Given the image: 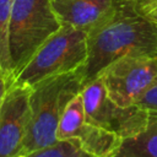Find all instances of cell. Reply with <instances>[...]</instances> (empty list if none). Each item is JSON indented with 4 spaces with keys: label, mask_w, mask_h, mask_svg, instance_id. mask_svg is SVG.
Segmentation results:
<instances>
[{
    "label": "cell",
    "mask_w": 157,
    "mask_h": 157,
    "mask_svg": "<svg viewBox=\"0 0 157 157\" xmlns=\"http://www.w3.org/2000/svg\"><path fill=\"white\" fill-rule=\"evenodd\" d=\"M131 56H157V22L145 15L114 11L87 33V59L80 67L82 86L114 61Z\"/></svg>",
    "instance_id": "6da1fadb"
},
{
    "label": "cell",
    "mask_w": 157,
    "mask_h": 157,
    "mask_svg": "<svg viewBox=\"0 0 157 157\" xmlns=\"http://www.w3.org/2000/svg\"><path fill=\"white\" fill-rule=\"evenodd\" d=\"M80 69L44 78L31 87V118L18 153L32 152L58 142L56 131L67 103L82 90Z\"/></svg>",
    "instance_id": "7a4b0ae2"
},
{
    "label": "cell",
    "mask_w": 157,
    "mask_h": 157,
    "mask_svg": "<svg viewBox=\"0 0 157 157\" xmlns=\"http://www.w3.org/2000/svg\"><path fill=\"white\" fill-rule=\"evenodd\" d=\"M60 27L61 22L53 9L52 0H12L9 23L12 80Z\"/></svg>",
    "instance_id": "3957f363"
},
{
    "label": "cell",
    "mask_w": 157,
    "mask_h": 157,
    "mask_svg": "<svg viewBox=\"0 0 157 157\" xmlns=\"http://www.w3.org/2000/svg\"><path fill=\"white\" fill-rule=\"evenodd\" d=\"M86 59L87 32L69 25H61L13 77L12 83L32 87L50 76L78 70Z\"/></svg>",
    "instance_id": "277c9868"
},
{
    "label": "cell",
    "mask_w": 157,
    "mask_h": 157,
    "mask_svg": "<svg viewBox=\"0 0 157 157\" xmlns=\"http://www.w3.org/2000/svg\"><path fill=\"white\" fill-rule=\"evenodd\" d=\"M86 120L98 125L121 140L142 131L147 124L148 113L139 105L123 107L107 94L102 77L98 76L81 90Z\"/></svg>",
    "instance_id": "5b68a950"
},
{
    "label": "cell",
    "mask_w": 157,
    "mask_h": 157,
    "mask_svg": "<svg viewBox=\"0 0 157 157\" xmlns=\"http://www.w3.org/2000/svg\"><path fill=\"white\" fill-rule=\"evenodd\" d=\"M99 76L110 99L123 107L135 105L144 93L157 83V56L119 59Z\"/></svg>",
    "instance_id": "8992f818"
},
{
    "label": "cell",
    "mask_w": 157,
    "mask_h": 157,
    "mask_svg": "<svg viewBox=\"0 0 157 157\" xmlns=\"http://www.w3.org/2000/svg\"><path fill=\"white\" fill-rule=\"evenodd\" d=\"M56 137L59 141H75L90 157H110L121 141L115 134L86 120L81 92L65 107Z\"/></svg>",
    "instance_id": "52a82bcc"
},
{
    "label": "cell",
    "mask_w": 157,
    "mask_h": 157,
    "mask_svg": "<svg viewBox=\"0 0 157 157\" xmlns=\"http://www.w3.org/2000/svg\"><path fill=\"white\" fill-rule=\"evenodd\" d=\"M31 87L10 85L0 105V157H15L28 130Z\"/></svg>",
    "instance_id": "ba28073f"
},
{
    "label": "cell",
    "mask_w": 157,
    "mask_h": 157,
    "mask_svg": "<svg viewBox=\"0 0 157 157\" xmlns=\"http://www.w3.org/2000/svg\"><path fill=\"white\" fill-rule=\"evenodd\" d=\"M52 5L61 25H69L87 33L115 11L114 0H52Z\"/></svg>",
    "instance_id": "9c48e42d"
},
{
    "label": "cell",
    "mask_w": 157,
    "mask_h": 157,
    "mask_svg": "<svg viewBox=\"0 0 157 157\" xmlns=\"http://www.w3.org/2000/svg\"><path fill=\"white\" fill-rule=\"evenodd\" d=\"M110 157H157V114H150L145 129L123 139Z\"/></svg>",
    "instance_id": "30bf717a"
},
{
    "label": "cell",
    "mask_w": 157,
    "mask_h": 157,
    "mask_svg": "<svg viewBox=\"0 0 157 157\" xmlns=\"http://www.w3.org/2000/svg\"><path fill=\"white\" fill-rule=\"evenodd\" d=\"M12 0H0V71L12 82V69L9 52V23Z\"/></svg>",
    "instance_id": "8fae6325"
},
{
    "label": "cell",
    "mask_w": 157,
    "mask_h": 157,
    "mask_svg": "<svg viewBox=\"0 0 157 157\" xmlns=\"http://www.w3.org/2000/svg\"><path fill=\"white\" fill-rule=\"evenodd\" d=\"M15 157H90L75 141H58L50 146L25 153H17Z\"/></svg>",
    "instance_id": "7c38bea8"
},
{
    "label": "cell",
    "mask_w": 157,
    "mask_h": 157,
    "mask_svg": "<svg viewBox=\"0 0 157 157\" xmlns=\"http://www.w3.org/2000/svg\"><path fill=\"white\" fill-rule=\"evenodd\" d=\"M157 6V0H114L115 11L146 15Z\"/></svg>",
    "instance_id": "4fadbf2b"
},
{
    "label": "cell",
    "mask_w": 157,
    "mask_h": 157,
    "mask_svg": "<svg viewBox=\"0 0 157 157\" xmlns=\"http://www.w3.org/2000/svg\"><path fill=\"white\" fill-rule=\"evenodd\" d=\"M140 108L145 109L150 114H157V83H155L136 103Z\"/></svg>",
    "instance_id": "5bb4252c"
},
{
    "label": "cell",
    "mask_w": 157,
    "mask_h": 157,
    "mask_svg": "<svg viewBox=\"0 0 157 157\" xmlns=\"http://www.w3.org/2000/svg\"><path fill=\"white\" fill-rule=\"evenodd\" d=\"M9 86H10V82H9L7 77L0 71V105H1V102L4 99V96H5Z\"/></svg>",
    "instance_id": "9a60e30c"
},
{
    "label": "cell",
    "mask_w": 157,
    "mask_h": 157,
    "mask_svg": "<svg viewBox=\"0 0 157 157\" xmlns=\"http://www.w3.org/2000/svg\"><path fill=\"white\" fill-rule=\"evenodd\" d=\"M145 16H147L148 18H151L152 21H155V22H157V6L155 7V9H152L151 11H148Z\"/></svg>",
    "instance_id": "2e32d148"
}]
</instances>
